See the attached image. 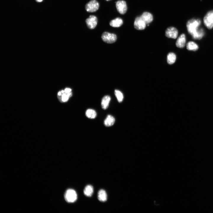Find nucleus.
Returning <instances> with one entry per match:
<instances>
[{
    "label": "nucleus",
    "mask_w": 213,
    "mask_h": 213,
    "mask_svg": "<svg viewBox=\"0 0 213 213\" xmlns=\"http://www.w3.org/2000/svg\"><path fill=\"white\" fill-rule=\"evenodd\" d=\"M177 29L174 27H169L167 28L165 31V36L168 38H176L178 35Z\"/></svg>",
    "instance_id": "nucleus-8"
},
{
    "label": "nucleus",
    "mask_w": 213,
    "mask_h": 213,
    "mask_svg": "<svg viewBox=\"0 0 213 213\" xmlns=\"http://www.w3.org/2000/svg\"><path fill=\"white\" fill-rule=\"evenodd\" d=\"M64 198L67 202L73 203L77 199V194L74 190L69 189L65 192Z\"/></svg>",
    "instance_id": "nucleus-3"
},
{
    "label": "nucleus",
    "mask_w": 213,
    "mask_h": 213,
    "mask_svg": "<svg viewBox=\"0 0 213 213\" xmlns=\"http://www.w3.org/2000/svg\"><path fill=\"white\" fill-rule=\"evenodd\" d=\"M123 24L122 19L120 17H117L112 20L109 23L110 25L114 27H119Z\"/></svg>",
    "instance_id": "nucleus-14"
},
{
    "label": "nucleus",
    "mask_w": 213,
    "mask_h": 213,
    "mask_svg": "<svg viewBox=\"0 0 213 213\" xmlns=\"http://www.w3.org/2000/svg\"><path fill=\"white\" fill-rule=\"evenodd\" d=\"M114 94L118 101L119 102H121L123 99V96L122 93L118 90H115Z\"/></svg>",
    "instance_id": "nucleus-20"
},
{
    "label": "nucleus",
    "mask_w": 213,
    "mask_h": 213,
    "mask_svg": "<svg viewBox=\"0 0 213 213\" xmlns=\"http://www.w3.org/2000/svg\"><path fill=\"white\" fill-rule=\"evenodd\" d=\"M64 91L67 92H71L72 89L70 88H66L64 89Z\"/></svg>",
    "instance_id": "nucleus-21"
},
{
    "label": "nucleus",
    "mask_w": 213,
    "mask_h": 213,
    "mask_svg": "<svg viewBox=\"0 0 213 213\" xmlns=\"http://www.w3.org/2000/svg\"><path fill=\"white\" fill-rule=\"evenodd\" d=\"M146 23L141 19V17H137L135 19L134 22V27L137 30H143L146 27Z\"/></svg>",
    "instance_id": "nucleus-9"
},
{
    "label": "nucleus",
    "mask_w": 213,
    "mask_h": 213,
    "mask_svg": "<svg viewBox=\"0 0 213 213\" xmlns=\"http://www.w3.org/2000/svg\"><path fill=\"white\" fill-rule=\"evenodd\" d=\"M203 22L208 29H211L213 28V9L206 14L203 18Z\"/></svg>",
    "instance_id": "nucleus-2"
},
{
    "label": "nucleus",
    "mask_w": 213,
    "mask_h": 213,
    "mask_svg": "<svg viewBox=\"0 0 213 213\" xmlns=\"http://www.w3.org/2000/svg\"><path fill=\"white\" fill-rule=\"evenodd\" d=\"M93 192V188L91 185H87L84 190V193L87 196H91L92 195Z\"/></svg>",
    "instance_id": "nucleus-19"
},
{
    "label": "nucleus",
    "mask_w": 213,
    "mask_h": 213,
    "mask_svg": "<svg viewBox=\"0 0 213 213\" xmlns=\"http://www.w3.org/2000/svg\"><path fill=\"white\" fill-rule=\"evenodd\" d=\"M176 59V56L175 54L172 52L169 53L167 57V61L169 64H172L175 63Z\"/></svg>",
    "instance_id": "nucleus-18"
},
{
    "label": "nucleus",
    "mask_w": 213,
    "mask_h": 213,
    "mask_svg": "<svg viewBox=\"0 0 213 213\" xmlns=\"http://www.w3.org/2000/svg\"><path fill=\"white\" fill-rule=\"evenodd\" d=\"M186 41L185 35L184 33L182 34L178 37L176 43V45L178 47L183 48L185 45Z\"/></svg>",
    "instance_id": "nucleus-10"
},
{
    "label": "nucleus",
    "mask_w": 213,
    "mask_h": 213,
    "mask_svg": "<svg viewBox=\"0 0 213 213\" xmlns=\"http://www.w3.org/2000/svg\"><path fill=\"white\" fill-rule=\"evenodd\" d=\"M61 94H62V92L61 91L59 92L58 93V94L59 96H61Z\"/></svg>",
    "instance_id": "nucleus-22"
},
{
    "label": "nucleus",
    "mask_w": 213,
    "mask_h": 213,
    "mask_svg": "<svg viewBox=\"0 0 213 213\" xmlns=\"http://www.w3.org/2000/svg\"><path fill=\"white\" fill-rule=\"evenodd\" d=\"M36 1L38 2H41L43 0H36Z\"/></svg>",
    "instance_id": "nucleus-23"
},
{
    "label": "nucleus",
    "mask_w": 213,
    "mask_h": 213,
    "mask_svg": "<svg viewBox=\"0 0 213 213\" xmlns=\"http://www.w3.org/2000/svg\"><path fill=\"white\" fill-rule=\"evenodd\" d=\"M106 0V1H109V0Z\"/></svg>",
    "instance_id": "nucleus-24"
},
{
    "label": "nucleus",
    "mask_w": 213,
    "mask_h": 213,
    "mask_svg": "<svg viewBox=\"0 0 213 213\" xmlns=\"http://www.w3.org/2000/svg\"><path fill=\"white\" fill-rule=\"evenodd\" d=\"M116 6L118 12L121 14H124L127 12V7L125 1L119 0L116 2Z\"/></svg>",
    "instance_id": "nucleus-6"
},
{
    "label": "nucleus",
    "mask_w": 213,
    "mask_h": 213,
    "mask_svg": "<svg viewBox=\"0 0 213 213\" xmlns=\"http://www.w3.org/2000/svg\"><path fill=\"white\" fill-rule=\"evenodd\" d=\"M98 198L101 201L104 202L107 200V196L106 191L104 190H100L98 193Z\"/></svg>",
    "instance_id": "nucleus-15"
},
{
    "label": "nucleus",
    "mask_w": 213,
    "mask_h": 213,
    "mask_svg": "<svg viewBox=\"0 0 213 213\" xmlns=\"http://www.w3.org/2000/svg\"><path fill=\"white\" fill-rule=\"evenodd\" d=\"M101 38L104 42L108 43H112L116 41L117 37L116 35L114 34L105 32L102 33Z\"/></svg>",
    "instance_id": "nucleus-4"
},
{
    "label": "nucleus",
    "mask_w": 213,
    "mask_h": 213,
    "mask_svg": "<svg viewBox=\"0 0 213 213\" xmlns=\"http://www.w3.org/2000/svg\"><path fill=\"white\" fill-rule=\"evenodd\" d=\"M186 48L188 50L196 51L198 49L199 47L198 45L194 42L190 41L187 43Z\"/></svg>",
    "instance_id": "nucleus-16"
},
{
    "label": "nucleus",
    "mask_w": 213,
    "mask_h": 213,
    "mask_svg": "<svg viewBox=\"0 0 213 213\" xmlns=\"http://www.w3.org/2000/svg\"><path fill=\"white\" fill-rule=\"evenodd\" d=\"M85 115L88 118L90 119H94L96 116L97 114L96 111L92 109H87L85 112Z\"/></svg>",
    "instance_id": "nucleus-17"
},
{
    "label": "nucleus",
    "mask_w": 213,
    "mask_h": 213,
    "mask_svg": "<svg viewBox=\"0 0 213 213\" xmlns=\"http://www.w3.org/2000/svg\"><path fill=\"white\" fill-rule=\"evenodd\" d=\"M201 20L198 18L189 20L186 23V27L188 33L195 39H200L204 34V30L200 26Z\"/></svg>",
    "instance_id": "nucleus-1"
},
{
    "label": "nucleus",
    "mask_w": 213,
    "mask_h": 213,
    "mask_svg": "<svg viewBox=\"0 0 213 213\" xmlns=\"http://www.w3.org/2000/svg\"><path fill=\"white\" fill-rule=\"evenodd\" d=\"M140 17L146 24L150 23L153 20L152 15L147 12H143Z\"/></svg>",
    "instance_id": "nucleus-11"
},
{
    "label": "nucleus",
    "mask_w": 213,
    "mask_h": 213,
    "mask_svg": "<svg viewBox=\"0 0 213 213\" xmlns=\"http://www.w3.org/2000/svg\"><path fill=\"white\" fill-rule=\"evenodd\" d=\"M115 122L114 118L112 115H108L104 121V124L106 127H110L114 125Z\"/></svg>",
    "instance_id": "nucleus-13"
},
{
    "label": "nucleus",
    "mask_w": 213,
    "mask_h": 213,
    "mask_svg": "<svg viewBox=\"0 0 213 213\" xmlns=\"http://www.w3.org/2000/svg\"><path fill=\"white\" fill-rule=\"evenodd\" d=\"M99 7V4L96 0H92L85 5V9L88 12H94L96 11Z\"/></svg>",
    "instance_id": "nucleus-5"
},
{
    "label": "nucleus",
    "mask_w": 213,
    "mask_h": 213,
    "mask_svg": "<svg viewBox=\"0 0 213 213\" xmlns=\"http://www.w3.org/2000/svg\"><path fill=\"white\" fill-rule=\"evenodd\" d=\"M85 22L87 27L91 29H93L97 25V18L95 16L90 15L89 18L86 19Z\"/></svg>",
    "instance_id": "nucleus-7"
},
{
    "label": "nucleus",
    "mask_w": 213,
    "mask_h": 213,
    "mask_svg": "<svg viewBox=\"0 0 213 213\" xmlns=\"http://www.w3.org/2000/svg\"><path fill=\"white\" fill-rule=\"evenodd\" d=\"M111 100L110 97L108 95L104 96L102 99L101 101V106L104 109H106L109 106Z\"/></svg>",
    "instance_id": "nucleus-12"
}]
</instances>
